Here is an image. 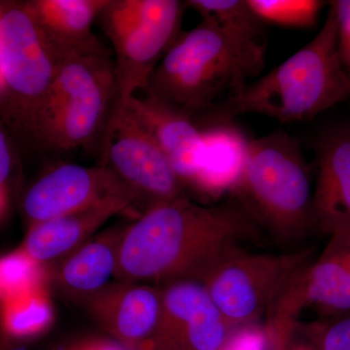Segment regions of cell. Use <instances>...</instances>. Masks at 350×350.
Masks as SVG:
<instances>
[{
    "instance_id": "15",
    "label": "cell",
    "mask_w": 350,
    "mask_h": 350,
    "mask_svg": "<svg viewBox=\"0 0 350 350\" xmlns=\"http://www.w3.org/2000/svg\"><path fill=\"white\" fill-rule=\"evenodd\" d=\"M317 179L312 208L317 230L331 236L350 234V131L335 129L314 145Z\"/></svg>"
},
{
    "instance_id": "20",
    "label": "cell",
    "mask_w": 350,
    "mask_h": 350,
    "mask_svg": "<svg viewBox=\"0 0 350 350\" xmlns=\"http://www.w3.org/2000/svg\"><path fill=\"white\" fill-rule=\"evenodd\" d=\"M124 230H113L88 241L66 257L59 271V280L73 293L91 296L107 287L116 275L119 243Z\"/></svg>"
},
{
    "instance_id": "3",
    "label": "cell",
    "mask_w": 350,
    "mask_h": 350,
    "mask_svg": "<svg viewBox=\"0 0 350 350\" xmlns=\"http://www.w3.org/2000/svg\"><path fill=\"white\" fill-rule=\"evenodd\" d=\"M350 98V77L340 59L333 1L325 22L312 40L286 61L246 84L228 103L223 118L241 113L282 122L306 121Z\"/></svg>"
},
{
    "instance_id": "31",
    "label": "cell",
    "mask_w": 350,
    "mask_h": 350,
    "mask_svg": "<svg viewBox=\"0 0 350 350\" xmlns=\"http://www.w3.org/2000/svg\"><path fill=\"white\" fill-rule=\"evenodd\" d=\"M4 202H5V200H4V189H0V213H1L2 208H3Z\"/></svg>"
},
{
    "instance_id": "22",
    "label": "cell",
    "mask_w": 350,
    "mask_h": 350,
    "mask_svg": "<svg viewBox=\"0 0 350 350\" xmlns=\"http://www.w3.org/2000/svg\"><path fill=\"white\" fill-rule=\"evenodd\" d=\"M261 22L293 29L314 27L325 1L319 0H246Z\"/></svg>"
},
{
    "instance_id": "1",
    "label": "cell",
    "mask_w": 350,
    "mask_h": 350,
    "mask_svg": "<svg viewBox=\"0 0 350 350\" xmlns=\"http://www.w3.org/2000/svg\"><path fill=\"white\" fill-rule=\"evenodd\" d=\"M261 231L231 197L213 206L179 198L140 214L125 228L115 276L140 284L200 282L226 254L257 241Z\"/></svg>"
},
{
    "instance_id": "14",
    "label": "cell",
    "mask_w": 350,
    "mask_h": 350,
    "mask_svg": "<svg viewBox=\"0 0 350 350\" xmlns=\"http://www.w3.org/2000/svg\"><path fill=\"white\" fill-rule=\"evenodd\" d=\"M121 107L155 140L184 187L192 189L204 150L202 128L195 120L149 96L135 94Z\"/></svg>"
},
{
    "instance_id": "30",
    "label": "cell",
    "mask_w": 350,
    "mask_h": 350,
    "mask_svg": "<svg viewBox=\"0 0 350 350\" xmlns=\"http://www.w3.org/2000/svg\"><path fill=\"white\" fill-rule=\"evenodd\" d=\"M0 350H29L25 342H15L0 337Z\"/></svg>"
},
{
    "instance_id": "8",
    "label": "cell",
    "mask_w": 350,
    "mask_h": 350,
    "mask_svg": "<svg viewBox=\"0 0 350 350\" xmlns=\"http://www.w3.org/2000/svg\"><path fill=\"white\" fill-rule=\"evenodd\" d=\"M312 255V250L259 254L239 247L216 262L200 282L232 329L250 326L268 313L288 280Z\"/></svg>"
},
{
    "instance_id": "4",
    "label": "cell",
    "mask_w": 350,
    "mask_h": 350,
    "mask_svg": "<svg viewBox=\"0 0 350 350\" xmlns=\"http://www.w3.org/2000/svg\"><path fill=\"white\" fill-rule=\"evenodd\" d=\"M120 107L114 62L107 56H75L59 66L32 137L33 150H98Z\"/></svg>"
},
{
    "instance_id": "29",
    "label": "cell",
    "mask_w": 350,
    "mask_h": 350,
    "mask_svg": "<svg viewBox=\"0 0 350 350\" xmlns=\"http://www.w3.org/2000/svg\"><path fill=\"white\" fill-rule=\"evenodd\" d=\"M286 350H317V349L305 336L303 338H296L294 329L288 342Z\"/></svg>"
},
{
    "instance_id": "25",
    "label": "cell",
    "mask_w": 350,
    "mask_h": 350,
    "mask_svg": "<svg viewBox=\"0 0 350 350\" xmlns=\"http://www.w3.org/2000/svg\"><path fill=\"white\" fill-rule=\"evenodd\" d=\"M16 140L0 116V189H4L18 163Z\"/></svg>"
},
{
    "instance_id": "21",
    "label": "cell",
    "mask_w": 350,
    "mask_h": 350,
    "mask_svg": "<svg viewBox=\"0 0 350 350\" xmlns=\"http://www.w3.org/2000/svg\"><path fill=\"white\" fill-rule=\"evenodd\" d=\"M1 337L25 342L49 328L54 319L52 306L43 287L0 304Z\"/></svg>"
},
{
    "instance_id": "18",
    "label": "cell",
    "mask_w": 350,
    "mask_h": 350,
    "mask_svg": "<svg viewBox=\"0 0 350 350\" xmlns=\"http://www.w3.org/2000/svg\"><path fill=\"white\" fill-rule=\"evenodd\" d=\"M185 3L222 34L246 79L262 72L266 64V34L262 22L246 0H190Z\"/></svg>"
},
{
    "instance_id": "10",
    "label": "cell",
    "mask_w": 350,
    "mask_h": 350,
    "mask_svg": "<svg viewBox=\"0 0 350 350\" xmlns=\"http://www.w3.org/2000/svg\"><path fill=\"white\" fill-rule=\"evenodd\" d=\"M305 308L323 319L350 312V234L332 236L319 259L294 273L269 308V323L296 325Z\"/></svg>"
},
{
    "instance_id": "27",
    "label": "cell",
    "mask_w": 350,
    "mask_h": 350,
    "mask_svg": "<svg viewBox=\"0 0 350 350\" xmlns=\"http://www.w3.org/2000/svg\"><path fill=\"white\" fill-rule=\"evenodd\" d=\"M295 328L269 326L267 329L268 350H286L288 342Z\"/></svg>"
},
{
    "instance_id": "12",
    "label": "cell",
    "mask_w": 350,
    "mask_h": 350,
    "mask_svg": "<svg viewBox=\"0 0 350 350\" xmlns=\"http://www.w3.org/2000/svg\"><path fill=\"white\" fill-rule=\"evenodd\" d=\"M112 200L135 204L130 192L112 172L101 165L63 163L32 184L23 200V211L31 227Z\"/></svg>"
},
{
    "instance_id": "28",
    "label": "cell",
    "mask_w": 350,
    "mask_h": 350,
    "mask_svg": "<svg viewBox=\"0 0 350 350\" xmlns=\"http://www.w3.org/2000/svg\"><path fill=\"white\" fill-rule=\"evenodd\" d=\"M70 347L73 350H131L117 340H105V338L84 340Z\"/></svg>"
},
{
    "instance_id": "5",
    "label": "cell",
    "mask_w": 350,
    "mask_h": 350,
    "mask_svg": "<svg viewBox=\"0 0 350 350\" xmlns=\"http://www.w3.org/2000/svg\"><path fill=\"white\" fill-rule=\"evenodd\" d=\"M29 1H0V116L16 142L31 149L36 122L59 66Z\"/></svg>"
},
{
    "instance_id": "32",
    "label": "cell",
    "mask_w": 350,
    "mask_h": 350,
    "mask_svg": "<svg viewBox=\"0 0 350 350\" xmlns=\"http://www.w3.org/2000/svg\"><path fill=\"white\" fill-rule=\"evenodd\" d=\"M62 350H73V349H72V347H64V349H62Z\"/></svg>"
},
{
    "instance_id": "16",
    "label": "cell",
    "mask_w": 350,
    "mask_h": 350,
    "mask_svg": "<svg viewBox=\"0 0 350 350\" xmlns=\"http://www.w3.org/2000/svg\"><path fill=\"white\" fill-rule=\"evenodd\" d=\"M41 29L63 59L109 56L93 31L108 0H29Z\"/></svg>"
},
{
    "instance_id": "24",
    "label": "cell",
    "mask_w": 350,
    "mask_h": 350,
    "mask_svg": "<svg viewBox=\"0 0 350 350\" xmlns=\"http://www.w3.org/2000/svg\"><path fill=\"white\" fill-rule=\"evenodd\" d=\"M317 350H350V312L301 327Z\"/></svg>"
},
{
    "instance_id": "7",
    "label": "cell",
    "mask_w": 350,
    "mask_h": 350,
    "mask_svg": "<svg viewBox=\"0 0 350 350\" xmlns=\"http://www.w3.org/2000/svg\"><path fill=\"white\" fill-rule=\"evenodd\" d=\"M185 6L177 0H108L98 19L114 50L121 107L144 91L178 38Z\"/></svg>"
},
{
    "instance_id": "11",
    "label": "cell",
    "mask_w": 350,
    "mask_h": 350,
    "mask_svg": "<svg viewBox=\"0 0 350 350\" xmlns=\"http://www.w3.org/2000/svg\"><path fill=\"white\" fill-rule=\"evenodd\" d=\"M232 330L202 282L179 280L162 290L160 321L142 350H222Z\"/></svg>"
},
{
    "instance_id": "17",
    "label": "cell",
    "mask_w": 350,
    "mask_h": 350,
    "mask_svg": "<svg viewBox=\"0 0 350 350\" xmlns=\"http://www.w3.org/2000/svg\"><path fill=\"white\" fill-rule=\"evenodd\" d=\"M131 206L126 200H112L38 223L29 227L20 250L42 266L68 257L84 245L88 239L109 219Z\"/></svg>"
},
{
    "instance_id": "2",
    "label": "cell",
    "mask_w": 350,
    "mask_h": 350,
    "mask_svg": "<svg viewBox=\"0 0 350 350\" xmlns=\"http://www.w3.org/2000/svg\"><path fill=\"white\" fill-rule=\"evenodd\" d=\"M310 167L296 137L284 131L250 140L229 196L276 243H300L317 230Z\"/></svg>"
},
{
    "instance_id": "19",
    "label": "cell",
    "mask_w": 350,
    "mask_h": 350,
    "mask_svg": "<svg viewBox=\"0 0 350 350\" xmlns=\"http://www.w3.org/2000/svg\"><path fill=\"white\" fill-rule=\"evenodd\" d=\"M204 150L193 190L208 199H219L238 180L250 140L228 121L202 129Z\"/></svg>"
},
{
    "instance_id": "9",
    "label": "cell",
    "mask_w": 350,
    "mask_h": 350,
    "mask_svg": "<svg viewBox=\"0 0 350 350\" xmlns=\"http://www.w3.org/2000/svg\"><path fill=\"white\" fill-rule=\"evenodd\" d=\"M100 165L122 182L144 213L186 197L185 187L155 140L119 107L100 147Z\"/></svg>"
},
{
    "instance_id": "13",
    "label": "cell",
    "mask_w": 350,
    "mask_h": 350,
    "mask_svg": "<svg viewBox=\"0 0 350 350\" xmlns=\"http://www.w3.org/2000/svg\"><path fill=\"white\" fill-rule=\"evenodd\" d=\"M88 298L94 319L115 340L131 350L142 349L150 342L162 312V290L122 282Z\"/></svg>"
},
{
    "instance_id": "26",
    "label": "cell",
    "mask_w": 350,
    "mask_h": 350,
    "mask_svg": "<svg viewBox=\"0 0 350 350\" xmlns=\"http://www.w3.org/2000/svg\"><path fill=\"white\" fill-rule=\"evenodd\" d=\"M333 4L337 16L338 52L350 77V0H337Z\"/></svg>"
},
{
    "instance_id": "23",
    "label": "cell",
    "mask_w": 350,
    "mask_h": 350,
    "mask_svg": "<svg viewBox=\"0 0 350 350\" xmlns=\"http://www.w3.org/2000/svg\"><path fill=\"white\" fill-rule=\"evenodd\" d=\"M43 266L18 250L0 258V304L43 287Z\"/></svg>"
},
{
    "instance_id": "33",
    "label": "cell",
    "mask_w": 350,
    "mask_h": 350,
    "mask_svg": "<svg viewBox=\"0 0 350 350\" xmlns=\"http://www.w3.org/2000/svg\"><path fill=\"white\" fill-rule=\"evenodd\" d=\"M349 126V131H350V125H349V126Z\"/></svg>"
},
{
    "instance_id": "6",
    "label": "cell",
    "mask_w": 350,
    "mask_h": 350,
    "mask_svg": "<svg viewBox=\"0 0 350 350\" xmlns=\"http://www.w3.org/2000/svg\"><path fill=\"white\" fill-rule=\"evenodd\" d=\"M246 84L229 44L213 25L202 21L172 43L144 92L194 119L226 92L228 103L234 100Z\"/></svg>"
}]
</instances>
